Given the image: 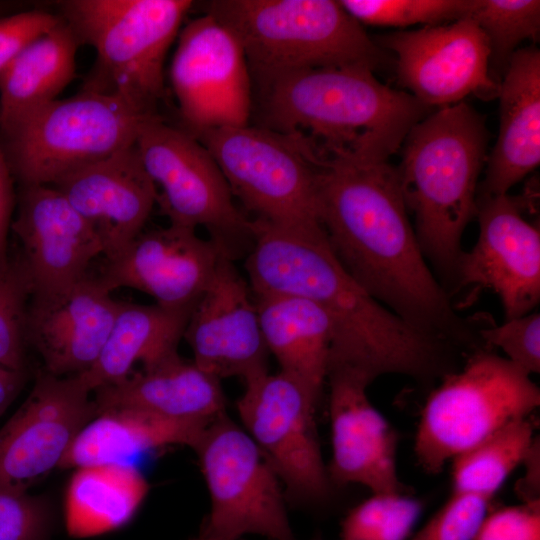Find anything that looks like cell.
<instances>
[{"label":"cell","instance_id":"obj_1","mask_svg":"<svg viewBox=\"0 0 540 540\" xmlns=\"http://www.w3.org/2000/svg\"><path fill=\"white\" fill-rule=\"evenodd\" d=\"M318 219L334 255L375 299L420 331L459 350L481 346L434 277L388 161L323 157Z\"/></svg>","mask_w":540,"mask_h":540},{"label":"cell","instance_id":"obj_2","mask_svg":"<svg viewBox=\"0 0 540 540\" xmlns=\"http://www.w3.org/2000/svg\"><path fill=\"white\" fill-rule=\"evenodd\" d=\"M245 269L253 294L315 303L332 327L329 371L372 383L386 374L428 382L458 369L455 346L415 328L369 294L331 250L321 225L291 228L254 220Z\"/></svg>","mask_w":540,"mask_h":540},{"label":"cell","instance_id":"obj_3","mask_svg":"<svg viewBox=\"0 0 540 540\" xmlns=\"http://www.w3.org/2000/svg\"><path fill=\"white\" fill-rule=\"evenodd\" d=\"M267 128L306 138L322 157L388 161L431 108L380 82L365 66L322 67L266 83ZM305 137V136H304Z\"/></svg>","mask_w":540,"mask_h":540},{"label":"cell","instance_id":"obj_4","mask_svg":"<svg viewBox=\"0 0 540 540\" xmlns=\"http://www.w3.org/2000/svg\"><path fill=\"white\" fill-rule=\"evenodd\" d=\"M485 119L465 101L438 108L405 137L396 168L425 258L451 283L461 239L475 217L478 179L486 162Z\"/></svg>","mask_w":540,"mask_h":540},{"label":"cell","instance_id":"obj_5","mask_svg":"<svg viewBox=\"0 0 540 540\" xmlns=\"http://www.w3.org/2000/svg\"><path fill=\"white\" fill-rule=\"evenodd\" d=\"M207 13L237 37L262 85L312 68L358 65L375 71L389 60L339 1L215 0Z\"/></svg>","mask_w":540,"mask_h":540},{"label":"cell","instance_id":"obj_6","mask_svg":"<svg viewBox=\"0 0 540 540\" xmlns=\"http://www.w3.org/2000/svg\"><path fill=\"white\" fill-rule=\"evenodd\" d=\"M57 5L79 44L96 52L81 89L158 114L165 95V59L193 1L65 0Z\"/></svg>","mask_w":540,"mask_h":540},{"label":"cell","instance_id":"obj_7","mask_svg":"<svg viewBox=\"0 0 540 540\" xmlns=\"http://www.w3.org/2000/svg\"><path fill=\"white\" fill-rule=\"evenodd\" d=\"M122 99L81 89L0 128L19 186L52 185L63 176L135 144L149 118Z\"/></svg>","mask_w":540,"mask_h":540},{"label":"cell","instance_id":"obj_8","mask_svg":"<svg viewBox=\"0 0 540 540\" xmlns=\"http://www.w3.org/2000/svg\"><path fill=\"white\" fill-rule=\"evenodd\" d=\"M540 390L530 375L486 348L469 354L428 396L415 435V456L430 474L507 424L531 415Z\"/></svg>","mask_w":540,"mask_h":540},{"label":"cell","instance_id":"obj_9","mask_svg":"<svg viewBox=\"0 0 540 540\" xmlns=\"http://www.w3.org/2000/svg\"><path fill=\"white\" fill-rule=\"evenodd\" d=\"M197 139L216 161L234 197L256 220L291 228L321 225V157L309 139L249 124L210 130Z\"/></svg>","mask_w":540,"mask_h":540},{"label":"cell","instance_id":"obj_10","mask_svg":"<svg viewBox=\"0 0 540 540\" xmlns=\"http://www.w3.org/2000/svg\"><path fill=\"white\" fill-rule=\"evenodd\" d=\"M135 145L170 224L204 227L234 260L248 254L253 221L238 209L222 171L197 138L155 115L144 122Z\"/></svg>","mask_w":540,"mask_h":540},{"label":"cell","instance_id":"obj_11","mask_svg":"<svg viewBox=\"0 0 540 540\" xmlns=\"http://www.w3.org/2000/svg\"><path fill=\"white\" fill-rule=\"evenodd\" d=\"M194 450L211 501L203 534L220 540L250 534L295 540L281 482L241 425L223 413L205 427Z\"/></svg>","mask_w":540,"mask_h":540},{"label":"cell","instance_id":"obj_12","mask_svg":"<svg viewBox=\"0 0 540 540\" xmlns=\"http://www.w3.org/2000/svg\"><path fill=\"white\" fill-rule=\"evenodd\" d=\"M237 401L241 426L301 503L329 498L332 483L315 424L316 398L299 381L266 371L246 381Z\"/></svg>","mask_w":540,"mask_h":540},{"label":"cell","instance_id":"obj_13","mask_svg":"<svg viewBox=\"0 0 540 540\" xmlns=\"http://www.w3.org/2000/svg\"><path fill=\"white\" fill-rule=\"evenodd\" d=\"M250 69L237 37L207 13L178 35L169 77L182 129L194 136L248 124Z\"/></svg>","mask_w":540,"mask_h":540},{"label":"cell","instance_id":"obj_14","mask_svg":"<svg viewBox=\"0 0 540 540\" xmlns=\"http://www.w3.org/2000/svg\"><path fill=\"white\" fill-rule=\"evenodd\" d=\"M396 58L400 84L422 104L450 106L471 94L497 96L499 82L490 72V47L474 20L396 31L374 39Z\"/></svg>","mask_w":540,"mask_h":540},{"label":"cell","instance_id":"obj_15","mask_svg":"<svg viewBox=\"0 0 540 540\" xmlns=\"http://www.w3.org/2000/svg\"><path fill=\"white\" fill-rule=\"evenodd\" d=\"M479 234L462 252L454 291L489 289L500 299L505 320L524 316L540 300V232L523 216L524 202L509 194L477 195Z\"/></svg>","mask_w":540,"mask_h":540},{"label":"cell","instance_id":"obj_16","mask_svg":"<svg viewBox=\"0 0 540 540\" xmlns=\"http://www.w3.org/2000/svg\"><path fill=\"white\" fill-rule=\"evenodd\" d=\"M91 393L77 375H38L0 429V488L28 490L59 468L77 434L96 416Z\"/></svg>","mask_w":540,"mask_h":540},{"label":"cell","instance_id":"obj_17","mask_svg":"<svg viewBox=\"0 0 540 540\" xmlns=\"http://www.w3.org/2000/svg\"><path fill=\"white\" fill-rule=\"evenodd\" d=\"M224 256L230 257L215 240L201 238L196 229L169 223L143 230L117 256L105 259L95 276L109 292L127 287L151 296L163 307H192Z\"/></svg>","mask_w":540,"mask_h":540},{"label":"cell","instance_id":"obj_18","mask_svg":"<svg viewBox=\"0 0 540 540\" xmlns=\"http://www.w3.org/2000/svg\"><path fill=\"white\" fill-rule=\"evenodd\" d=\"M11 231L28 276L31 297L60 293L88 274L91 262L104 255L94 228L51 185L19 186Z\"/></svg>","mask_w":540,"mask_h":540},{"label":"cell","instance_id":"obj_19","mask_svg":"<svg viewBox=\"0 0 540 540\" xmlns=\"http://www.w3.org/2000/svg\"><path fill=\"white\" fill-rule=\"evenodd\" d=\"M183 338L193 362L218 379L246 381L268 371L270 355L260 328L255 298L234 259L224 256L195 303Z\"/></svg>","mask_w":540,"mask_h":540},{"label":"cell","instance_id":"obj_20","mask_svg":"<svg viewBox=\"0 0 540 540\" xmlns=\"http://www.w3.org/2000/svg\"><path fill=\"white\" fill-rule=\"evenodd\" d=\"M332 484H359L371 493H404L397 471L398 434L374 407L366 378L348 371L327 375Z\"/></svg>","mask_w":540,"mask_h":540},{"label":"cell","instance_id":"obj_21","mask_svg":"<svg viewBox=\"0 0 540 540\" xmlns=\"http://www.w3.org/2000/svg\"><path fill=\"white\" fill-rule=\"evenodd\" d=\"M120 302L95 275L45 297H31L26 341L44 362L45 372L79 375L96 362L114 324Z\"/></svg>","mask_w":540,"mask_h":540},{"label":"cell","instance_id":"obj_22","mask_svg":"<svg viewBox=\"0 0 540 540\" xmlns=\"http://www.w3.org/2000/svg\"><path fill=\"white\" fill-rule=\"evenodd\" d=\"M94 228L105 259L124 250L142 231L156 204V190L136 145L75 170L53 183Z\"/></svg>","mask_w":540,"mask_h":540},{"label":"cell","instance_id":"obj_23","mask_svg":"<svg viewBox=\"0 0 540 540\" xmlns=\"http://www.w3.org/2000/svg\"><path fill=\"white\" fill-rule=\"evenodd\" d=\"M500 127L477 195L508 194L540 163V52L518 49L500 79Z\"/></svg>","mask_w":540,"mask_h":540},{"label":"cell","instance_id":"obj_24","mask_svg":"<svg viewBox=\"0 0 540 540\" xmlns=\"http://www.w3.org/2000/svg\"><path fill=\"white\" fill-rule=\"evenodd\" d=\"M96 415L130 408L182 422L209 424L225 413L221 380L178 351L94 391Z\"/></svg>","mask_w":540,"mask_h":540},{"label":"cell","instance_id":"obj_25","mask_svg":"<svg viewBox=\"0 0 540 540\" xmlns=\"http://www.w3.org/2000/svg\"><path fill=\"white\" fill-rule=\"evenodd\" d=\"M269 354L281 372L304 385L319 402L327 381L332 327L312 301L287 294H253Z\"/></svg>","mask_w":540,"mask_h":540},{"label":"cell","instance_id":"obj_26","mask_svg":"<svg viewBox=\"0 0 540 540\" xmlns=\"http://www.w3.org/2000/svg\"><path fill=\"white\" fill-rule=\"evenodd\" d=\"M193 307L168 308L156 303L121 301L99 357L91 368L77 376L94 392L128 377L136 363L147 367L177 352Z\"/></svg>","mask_w":540,"mask_h":540},{"label":"cell","instance_id":"obj_27","mask_svg":"<svg viewBox=\"0 0 540 540\" xmlns=\"http://www.w3.org/2000/svg\"><path fill=\"white\" fill-rule=\"evenodd\" d=\"M207 425L130 408L106 410L80 430L59 468L127 463L134 455L170 445L194 449Z\"/></svg>","mask_w":540,"mask_h":540},{"label":"cell","instance_id":"obj_28","mask_svg":"<svg viewBox=\"0 0 540 540\" xmlns=\"http://www.w3.org/2000/svg\"><path fill=\"white\" fill-rule=\"evenodd\" d=\"M149 491L142 472L132 464L76 468L67 486L64 524L69 536H100L127 525Z\"/></svg>","mask_w":540,"mask_h":540},{"label":"cell","instance_id":"obj_29","mask_svg":"<svg viewBox=\"0 0 540 540\" xmlns=\"http://www.w3.org/2000/svg\"><path fill=\"white\" fill-rule=\"evenodd\" d=\"M79 46L61 18L0 72V128L57 99L75 78Z\"/></svg>","mask_w":540,"mask_h":540},{"label":"cell","instance_id":"obj_30","mask_svg":"<svg viewBox=\"0 0 540 540\" xmlns=\"http://www.w3.org/2000/svg\"><path fill=\"white\" fill-rule=\"evenodd\" d=\"M532 415L507 424L452 460V491L492 498L525 458L536 435Z\"/></svg>","mask_w":540,"mask_h":540},{"label":"cell","instance_id":"obj_31","mask_svg":"<svg viewBox=\"0 0 540 540\" xmlns=\"http://www.w3.org/2000/svg\"><path fill=\"white\" fill-rule=\"evenodd\" d=\"M467 16L487 38L490 72L497 82L518 46L525 40L536 42L539 39L538 0H470Z\"/></svg>","mask_w":540,"mask_h":540},{"label":"cell","instance_id":"obj_32","mask_svg":"<svg viewBox=\"0 0 540 540\" xmlns=\"http://www.w3.org/2000/svg\"><path fill=\"white\" fill-rule=\"evenodd\" d=\"M422 503L407 494L372 493L345 516L341 540H407Z\"/></svg>","mask_w":540,"mask_h":540},{"label":"cell","instance_id":"obj_33","mask_svg":"<svg viewBox=\"0 0 540 540\" xmlns=\"http://www.w3.org/2000/svg\"><path fill=\"white\" fill-rule=\"evenodd\" d=\"M361 25L404 28L434 26L467 16L470 0H340Z\"/></svg>","mask_w":540,"mask_h":540},{"label":"cell","instance_id":"obj_34","mask_svg":"<svg viewBox=\"0 0 540 540\" xmlns=\"http://www.w3.org/2000/svg\"><path fill=\"white\" fill-rule=\"evenodd\" d=\"M31 295V285L18 253L10 255L8 267L0 272L1 367L27 372L26 320Z\"/></svg>","mask_w":540,"mask_h":540},{"label":"cell","instance_id":"obj_35","mask_svg":"<svg viewBox=\"0 0 540 540\" xmlns=\"http://www.w3.org/2000/svg\"><path fill=\"white\" fill-rule=\"evenodd\" d=\"M54 526L53 510L42 496L0 488V540H51Z\"/></svg>","mask_w":540,"mask_h":540},{"label":"cell","instance_id":"obj_36","mask_svg":"<svg viewBox=\"0 0 540 540\" xmlns=\"http://www.w3.org/2000/svg\"><path fill=\"white\" fill-rule=\"evenodd\" d=\"M492 498L452 491L446 502L411 540H473Z\"/></svg>","mask_w":540,"mask_h":540},{"label":"cell","instance_id":"obj_37","mask_svg":"<svg viewBox=\"0 0 540 540\" xmlns=\"http://www.w3.org/2000/svg\"><path fill=\"white\" fill-rule=\"evenodd\" d=\"M484 348L501 349L508 361L529 375L540 372V315L530 312L501 325L477 330Z\"/></svg>","mask_w":540,"mask_h":540},{"label":"cell","instance_id":"obj_38","mask_svg":"<svg viewBox=\"0 0 540 540\" xmlns=\"http://www.w3.org/2000/svg\"><path fill=\"white\" fill-rule=\"evenodd\" d=\"M60 21L57 13L41 9L19 10L0 16V72L31 42Z\"/></svg>","mask_w":540,"mask_h":540},{"label":"cell","instance_id":"obj_39","mask_svg":"<svg viewBox=\"0 0 540 540\" xmlns=\"http://www.w3.org/2000/svg\"><path fill=\"white\" fill-rule=\"evenodd\" d=\"M473 540H540V501L489 510Z\"/></svg>","mask_w":540,"mask_h":540},{"label":"cell","instance_id":"obj_40","mask_svg":"<svg viewBox=\"0 0 540 540\" xmlns=\"http://www.w3.org/2000/svg\"><path fill=\"white\" fill-rule=\"evenodd\" d=\"M14 180L0 136V272L6 270L10 261L8 235L17 202Z\"/></svg>","mask_w":540,"mask_h":540},{"label":"cell","instance_id":"obj_41","mask_svg":"<svg viewBox=\"0 0 540 540\" xmlns=\"http://www.w3.org/2000/svg\"><path fill=\"white\" fill-rule=\"evenodd\" d=\"M524 474L515 490L521 502L540 501V445L538 436L532 442L522 463Z\"/></svg>","mask_w":540,"mask_h":540},{"label":"cell","instance_id":"obj_42","mask_svg":"<svg viewBox=\"0 0 540 540\" xmlns=\"http://www.w3.org/2000/svg\"><path fill=\"white\" fill-rule=\"evenodd\" d=\"M26 375L25 371H15L0 366V415L20 393L25 384Z\"/></svg>","mask_w":540,"mask_h":540},{"label":"cell","instance_id":"obj_43","mask_svg":"<svg viewBox=\"0 0 540 540\" xmlns=\"http://www.w3.org/2000/svg\"><path fill=\"white\" fill-rule=\"evenodd\" d=\"M18 4L12 2L0 1V16L8 15L14 12H17Z\"/></svg>","mask_w":540,"mask_h":540},{"label":"cell","instance_id":"obj_44","mask_svg":"<svg viewBox=\"0 0 540 540\" xmlns=\"http://www.w3.org/2000/svg\"><path fill=\"white\" fill-rule=\"evenodd\" d=\"M191 540H220V539H217V538L202 534L199 537L191 539Z\"/></svg>","mask_w":540,"mask_h":540},{"label":"cell","instance_id":"obj_45","mask_svg":"<svg viewBox=\"0 0 540 540\" xmlns=\"http://www.w3.org/2000/svg\"><path fill=\"white\" fill-rule=\"evenodd\" d=\"M312 540H323V539H322V538H319V537H317V538H314V539H312Z\"/></svg>","mask_w":540,"mask_h":540}]
</instances>
